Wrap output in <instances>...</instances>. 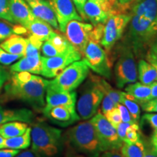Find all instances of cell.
<instances>
[{"instance_id":"1","label":"cell","mask_w":157,"mask_h":157,"mask_svg":"<svg viewBox=\"0 0 157 157\" xmlns=\"http://www.w3.org/2000/svg\"><path fill=\"white\" fill-rule=\"evenodd\" d=\"M128 37L133 52H141L157 36V0H143L131 8Z\"/></svg>"},{"instance_id":"2","label":"cell","mask_w":157,"mask_h":157,"mask_svg":"<svg viewBox=\"0 0 157 157\" xmlns=\"http://www.w3.org/2000/svg\"><path fill=\"white\" fill-rule=\"evenodd\" d=\"M48 80L33 75L27 82H20L10 76L5 86V96L9 100H20L34 109L42 110L45 106V94Z\"/></svg>"},{"instance_id":"3","label":"cell","mask_w":157,"mask_h":157,"mask_svg":"<svg viewBox=\"0 0 157 157\" xmlns=\"http://www.w3.org/2000/svg\"><path fill=\"white\" fill-rule=\"evenodd\" d=\"M61 130L46 123H37L31 130V150L39 156L52 157L58 153Z\"/></svg>"},{"instance_id":"4","label":"cell","mask_w":157,"mask_h":157,"mask_svg":"<svg viewBox=\"0 0 157 157\" xmlns=\"http://www.w3.org/2000/svg\"><path fill=\"white\" fill-rule=\"evenodd\" d=\"M66 137L74 148L88 156H98L103 152L95 127L90 120L69 129Z\"/></svg>"},{"instance_id":"5","label":"cell","mask_w":157,"mask_h":157,"mask_svg":"<svg viewBox=\"0 0 157 157\" xmlns=\"http://www.w3.org/2000/svg\"><path fill=\"white\" fill-rule=\"evenodd\" d=\"M90 74V68L84 60L72 63L54 79L49 81V89L58 92H72L79 87Z\"/></svg>"},{"instance_id":"6","label":"cell","mask_w":157,"mask_h":157,"mask_svg":"<svg viewBox=\"0 0 157 157\" xmlns=\"http://www.w3.org/2000/svg\"><path fill=\"white\" fill-rule=\"evenodd\" d=\"M104 96L97 82L90 74V79L82 87V92L76 103V110L80 119L88 120L98 112Z\"/></svg>"},{"instance_id":"7","label":"cell","mask_w":157,"mask_h":157,"mask_svg":"<svg viewBox=\"0 0 157 157\" xmlns=\"http://www.w3.org/2000/svg\"><path fill=\"white\" fill-rule=\"evenodd\" d=\"M114 75L116 84L120 89L127 84L136 82L137 70L130 45H124L121 48L114 67Z\"/></svg>"},{"instance_id":"8","label":"cell","mask_w":157,"mask_h":157,"mask_svg":"<svg viewBox=\"0 0 157 157\" xmlns=\"http://www.w3.org/2000/svg\"><path fill=\"white\" fill-rule=\"evenodd\" d=\"M82 57L90 69L99 75L110 78L111 62L108 58L106 52L101 42L90 39Z\"/></svg>"},{"instance_id":"9","label":"cell","mask_w":157,"mask_h":157,"mask_svg":"<svg viewBox=\"0 0 157 157\" xmlns=\"http://www.w3.org/2000/svg\"><path fill=\"white\" fill-rule=\"evenodd\" d=\"M90 121L95 127L103 151L120 149L123 142L119 139L116 129L103 114L101 113H96Z\"/></svg>"},{"instance_id":"10","label":"cell","mask_w":157,"mask_h":157,"mask_svg":"<svg viewBox=\"0 0 157 157\" xmlns=\"http://www.w3.org/2000/svg\"><path fill=\"white\" fill-rule=\"evenodd\" d=\"M130 19L131 14L126 13L111 15L109 17L104 25L103 34L101 41V46L105 52L111 50L121 38Z\"/></svg>"},{"instance_id":"11","label":"cell","mask_w":157,"mask_h":157,"mask_svg":"<svg viewBox=\"0 0 157 157\" xmlns=\"http://www.w3.org/2000/svg\"><path fill=\"white\" fill-rule=\"evenodd\" d=\"M82 55L71 46L63 53L54 57L41 56L42 70L41 75L47 78H54L72 63L81 60Z\"/></svg>"},{"instance_id":"12","label":"cell","mask_w":157,"mask_h":157,"mask_svg":"<svg viewBox=\"0 0 157 157\" xmlns=\"http://www.w3.org/2000/svg\"><path fill=\"white\" fill-rule=\"evenodd\" d=\"M93 25L79 21H70L66 25L65 36L76 50L83 56L84 50L89 42Z\"/></svg>"},{"instance_id":"13","label":"cell","mask_w":157,"mask_h":157,"mask_svg":"<svg viewBox=\"0 0 157 157\" xmlns=\"http://www.w3.org/2000/svg\"><path fill=\"white\" fill-rule=\"evenodd\" d=\"M51 7L56 15L58 28L64 33L66 25L70 21H82V17L77 13L75 6L71 0H49Z\"/></svg>"},{"instance_id":"14","label":"cell","mask_w":157,"mask_h":157,"mask_svg":"<svg viewBox=\"0 0 157 157\" xmlns=\"http://www.w3.org/2000/svg\"><path fill=\"white\" fill-rule=\"evenodd\" d=\"M42 112L52 122L61 127H67L80 119L76 112V106L60 105L43 110Z\"/></svg>"},{"instance_id":"15","label":"cell","mask_w":157,"mask_h":157,"mask_svg":"<svg viewBox=\"0 0 157 157\" xmlns=\"http://www.w3.org/2000/svg\"><path fill=\"white\" fill-rule=\"evenodd\" d=\"M35 17L48 23L54 29L59 30L58 24L50 4L47 0H25Z\"/></svg>"},{"instance_id":"16","label":"cell","mask_w":157,"mask_h":157,"mask_svg":"<svg viewBox=\"0 0 157 157\" xmlns=\"http://www.w3.org/2000/svg\"><path fill=\"white\" fill-rule=\"evenodd\" d=\"M76 93L72 92H58L47 88L45 94V106L43 110L50 109L60 105L76 106Z\"/></svg>"},{"instance_id":"17","label":"cell","mask_w":157,"mask_h":157,"mask_svg":"<svg viewBox=\"0 0 157 157\" xmlns=\"http://www.w3.org/2000/svg\"><path fill=\"white\" fill-rule=\"evenodd\" d=\"M10 10L15 23L26 28L35 17L25 0H9Z\"/></svg>"},{"instance_id":"18","label":"cell","mask_w":157,"mask_h":157,"mask_svg":"<svg viewBox=\"0 0 157 157\" xmlns=\"http://www.w3.org/2000/svg\"><path fill=\"white\" fill-rule=\"evenodd\" d=\"M34 119V113L28 109H7L0 106V124L16 121L28 124Z\"/></svg>"},{"instance_id":"19","label":"cell","mask_w":157,"mask_h":157,"mask_svg":"<svg viewBox=\"0 0 157 157\" xmlns=\"http://www.w3.org/2000/svg\"><path fill=\"white\" fill-rule=\"evenodd\" d=\"M13 72L28 71L34 74H41L42 70L41 55L32 56H23L18 61L10 66Z\"/></svg>"},{"instance_id":"20","label":"cell","mask_w":157,"mask_h":157,"mask_svg":"<svg viewBox=\"0 0 157 157\" xmlns=\"http://www.w3.org/2000/svg\"><path fill=\"white\" fill-rule=\"evenodd\" d=\"M29 34L32 35L42 42L48 40L54 33L52 27L48 23L38 17H35L26 26Z\"/></svg>"},{"instance_id":"21","label":"cell","mask_w":157,"mask_h":157,"mask_svg":"<svg viewBox=\"0 0 157 157\" xmlns=\"http://www.w3.org/2000/svg\"><path fill=\"white\" fill-rule=\"evenodd\" d=\"M27 44V39L23 38L20 35L13 34L3 41L0 44V47L9 53L23 57L25 56Z\"/></svg>"},{"instance_id":"22","label":"cell","mask_w":157,"mask_h":157,"mask_svg":"<svg viewBox=\"0 0 157 157\" xmlns=\"http://www.w3.org/2000/svg\"><path fill=\"white\" fill-rule=\"evenodd\" d=\"M125 93L132 96L135 101L140 105L151 99L150 86L143 84L140 82L129 84L125 87Z\"/></svg>"},{"instance_id":"23","label":"cell","mask_w":157,"mask_h":157,"mask_svg":"<svg viewBox=\"0 0 157 157\" xmlns=\"http://www.w3.org/2000/svg\"><path fill=\"white\" fill-rule=\"evenodd\" d=\"M137 78L140 83L150 85L157 81V72L156 68L150 63L145 60H140L137 68Z\"/></svg>"},{"instance_id":"24","label":"cell","mask_w":157,"mask_h":157,"mask_svg":"<svg viewBox=\"0 0 157 157\" xmlns=\"http://www.w3.org/2000/svg\"><path fill=\"white\" fill-rule=\"evenodd\" d=\"M27 123L22 121H10L0 124V135L5 139L19 136L23 135L27 128Z\"/></svg>"},{"instance_id":"25","label":"cell","mask_w":157,"mask_h":157,"mask_svg":"<svg viewBox=\"0 0 157 157\" xmlns=\"http://www.w3.org/2000/svg\"><path fill=\"white\" fill-rule=\"evenodd\" d=\"M31 127H28L23 135L5 139L4 143V148H12L17 150L28 148L31 143Z\"/></svg>"},{"instance_id":"26","label":"cell","mask_w":157,"mask_h":157,"mask_svg":"<svg viewBox=\"0 0 157 157\" xmlns=\"http://www.w3.org/2000/svg\"><path fill=\"white\" fill-rule=\"evenodd\" d=\"M120 152L124 157H143L146 148L140 139L135 143H123Z\"/></svg>"},{"instance_id":"27","label":"cell","mask_w":157,"mask_h":157,"mask_svg":"<svg viewBox=\"0 0 157 157\" xmlns=\"http://www.w3.org/2000/svg\"><path fill=\"white\" fill-rule=\"evenodd\" d=\"M93 75V74H92ZM93 77L94 79L97 82L98 85H99L100 88H101L104 95L109 96L111 100L115 103L116 107L119 103H121V98L123 96V92L120 91V90H117L113 89V88L110 85L109 83L105 81V79L102 78L100 76H94L93 75Z\"/></svg>"},{"instance_id":"28","label":"cell","mask_w":157,"mask_h":157,"mask_svg":"<svg viewBox=\"0 0 157 157\" xmlns=\"http://www.w3.org/2000/svg\"><path fill=\"white\" fill-rule=\"evenodd\" d=\"M48 41H50L61 54L67 51L72 46L66 36L58 34L56 31H54L53 34L51 35Z\"/></svg>"},{"instance_id":"29","label":"cell","mask_w":157,"mask_h":157,"mask_svg":"<svg viewBox=\"0 0 157 157\" xmlns=\"http://www.w3.org/2000/svg\"><path fill=\"white\" fill-rule=\"evenodd\" d=\"M121 103L123 104L125 107L128 109L129 113L133 121L135 123L138 124V121L140 118V109L139 104L135 101H131V100L127 99V98L124 97V95L121 98Z\"/></svg>"},{"instance_id":"30","label":"cell","mask_w":157,"mask_h":157,"mask_svg":"<svg viewBox=\"0 0 157 157\" xmlns=\"http://www.w3.org/2000/svg\"><path fill=\"white\" fill-rule=\"evenodd\" d=\"M140 139V127L137 123L131 124L127 128L124 143H135Z\"/></svg>"},{"instance_id":"31","label":"cell","mask_w":157,"mask_h":157,"mask_svg":"<svg viewBox=\"0 0 157 157\" xmlns=\"http://www.w3.org/2000/svg\"><path fill=\"white\" fill-rule=\"evenodd\" d=\"M104 117L115 129L121 122L120 112L117 107H114L111 111H108L104 114Z\"/></svg>"},{"instance_id":"32","label":"cell","mask_w":157,"mask_h":157,"mask_svg":"<svg viewBox=\"0 0 157 157\" xmlns=\"http://www.w3.org/2000/svg\"><path fill=\"white\" fill-rule=\"evenodd\" d=\"M0 18L15 23L10 10L9 0H0Z\"/></svg>"},{"instance_id":"33","label":"cell","mask_w":157,"mask_h":157,"mask_svg":"<svg viewBox=\"0 0 157 157\" xmlns=\"http://www.w3.org/2000/svg\"><path fill=\"white\" fill-rule=\"evenodd\" d=\"M21 58H23V57L17 56V55L9 53L0 47V64L8 66V65H10L17 61L18 59Z\"/></svg>"},{"instance_id":"34","label":"cell","mask_w":157,"mask_h":157,"mask_svg":"<svg viewBox=\"0 0 157 157\" xmlns=\"http://www.w3.org/2000/svg\"><path fill=\"white\" fill-rule=\"evenodd\" d=\"M41 50H42V53L43 55V56L47 57V58L54 57L61 54L56 48H55L54 45L48 40L44 41V42L43 43L42 45Z\"/></svg>"},{"instance_id":"35","label":"cell","mask_w":157,"mask_h":157,"mask_svg":"<svg viewBox=\"0 0 157 157\" xmlns=\"http://www.w3.org/2000/svg\"><path fill=\"white\" fill-rule=\"evenodd\" d=\"M147 61L157 63V36L149 44L146 54Z\"/></svg>"},{"instance_id":"36","label":"cell","mask_w":157,"mask_h":157,"mask_svg":"<svg viewBox=\"0 0 157 157\" xmlns=\"http://www.w3.org/2000/svg\"><path fill=\"white\" fill-rule=\"evenodd\" d=\"M13 34H14L13 27L7 23L0 21V42H2Z\"/></svg>"},{"instance_id":"37","label":"cell","mask_w":157,"mask_h":157,"mask_svg":"<svg viewBox=\"0 0 157 157\" xmlns=\"http://www.w3.org/2000/svg\"><path fill=\"white\" fill-rule=\"evenodd\" d=\"M117 107L119 109V112H120L121 121H123V122H128L130 124L135 123V121H133V119H132V117H131L128 109H127V108L123 105V104L119 103L117 105Z\"/></svg>"},{"instance_id":"38","label":"cell","mask_w":157,"mask_h":157,"mask_svg":"<svg viewBox=\"0 0 157 157\" xmlns=\"http://www.w3.org/2000/svg\"><path fill=\"white\" fill-rule=\"evenodd\" d=\"M102 105H101V113L102 114H105L108 111H111V109L116 107L115 103H113L112 100L110 98L109 96L104 95L103 100H102Z\"/></svg>"},{"instance_id":"39","label":"cell","mask_w":157,"mask_h":157,"mask_svg":"<svg viewBox=\"0 0 157 157\" xmlns=\"http://www.w3.org/2000/svg\"><path fill=\"white\" fill-rule=\"evenodd\" d=\"M142 109L148 113H157V98H152L141 105Z\"/></svg>"},{"instance_id":"40","label":"cell","mask_w":157,"mask_h":157,"mask_svg":"<svg viewBox=\"0 0 157 157\" xmlns=\"http://www.w3.org/2000/svg\"><path fill=\"white\" fill-rule=\"evenodd\" d=\"M143 120L146 121L151 127L154 129V132H157V113H148L143 116Z\"/></svg>"},{"instance_id":"41","label":"cell","mask_w":157,"mask_h":157,"mask_svg":"<svg viewBox=\"0 0 157 157\" xmlns=\"http://www.w3.org/2000/svg\"><path fill=\"white\" fill-rule=\"evenodd\" d=\"M130 124V123L123 122V121H121V122L116 127V130H117L118 136H119V139H120L123 143L125 140V137H126L127 129Z\"/></svg>"},{"instance_id":"42","label":"cell","mask_w":157,"mask_h":157,"mask_svg":"<svg viewBox=\"0 0 157 157\" xmlns=\"http://www.w3.org/2000/svg\"><path fill=\"white\" fill-rule=\"evenodd\" d=\"M71 1L72 2L74 3V6H75L76 10H77L78 14H79L80 16L82 17V20H84V21H87L85 15H84V5H85L86 2H87V0H71Z\"/></svg>"},{"instance_id":"43","label":"cell","mask_w":157,"mask_h":157,"mask_svg":"<svg viewBox=\"0 0 157 157\" xmlns=\"http://www.w3.org/2000/svg\"><path fill=\"white\" fill-rule=\"evenodd\" d=\"M10 74L7 71V69L4 66L0 65V90L5 85L6 82H8L10 78Z\"/></svg>"},{"instance_id":"44","label":"cell","mask_w":157,"mask_h":157,"mask_svg":"<svg viewBox=\"0 0 157 157\" xmlns=\"http://www.w3.org/2000/svg\"><path fill=\"white\" fill-rule=\"evenodd\" d=\"M19 153L20 151L17 150V149H0V157H15Z\"/></svg>"},{"instance_id":"45","label":"cell","mask_w":157,"mask_h":157,"mask_svg":"<svg viewBox=\"0 0 157 157\" xmlns=\"http://www.w3.org/2000/svg\"><path fill=\"white\" fill-rule=\"evenodd\" d=\"M117 2L120 7L121 13H124V11H127L132 8L135 0H117Z\"/></svg>"},{"instance_id":"46","label":"cell","mask_w":157,"mask_h":157,"mask_svg":"<svg viewBox=\"0 0 157 157\" xmlns=\"http://www.w3.org/2000/svg\"><path fill=\"white\" fill-rule=\"evenodd\" d=\"M13 33L14 34L16 35H24V34H27L29 33L28 30L25 27L23 26V25H20V24H17L13 26Z\"/></svg>"},{"instance_id":"47","label":"cell","mask_w":157,"mask_h":157,"mask_svg":"<svg viewBox=\"0 0 157 157\" xmlns=\"http://www.w3.org/2000/svg\"><path fill=\"white\" fill-rule=\"evenodd\" d=\"M99 157H124L119 150H110L103 151Z\"/></svg>"},{"instance_id":"48","label":"cell","mask_w":157,"mask_h":157,"mask_svg":"<svg viewBox=\"0 0 157 157\" xmlns=\"http://www.w3.org/2000/svg\"><path fill=\"white\" fill-rule=\"evenodd\" d=\"M15 157H39V156L32 150H27L25 151L20 152Z\"/></svg>"},{"instance_id":"49","label":"cell","mask_w":157,"mask_h":157,"mask_svg":"<svg viewBox=\"0 0 157 157\" xmlns=\"http://www.w3.org/2000/svg\"><path fill=\"white\" fill-rule=\"evenodd\" d=\"M151 88V98H157V81H155L151 84L150 85Z\"/></svg>"},{"instance_id":"50","label":"cell","mask_w":157,"mask_h":157,"mask_svg":"<svg viewBox=\"0 0 157 157\" xmlns=\"http://www.w3.org/2000/svg\"><path fill=\"white\" fill-rule=\"evenodd\" d=\"M151 143L153 146V150L157 154V135L154 133L151 137Z\"/></svg>"},{"instance_id":"51","label":"cell","mask_w":157,"mask_h":157,"mask_svg":"<svg viewBox=\"0 0 157 157\" xmlns=\"http://www.w3.org/2000/svg\"><path fill=\"white\" fill-rule=\"evenodd\" d=\"M143 157H157V154L154 150L150 151H146Z\"/></svg>"},{"instance_id":"52","label":"cell","mask_w":157,"mask_h":157,"mask_svg":"<svg viewBox=\"0 0 157 157\" xmlns=\"http://www.w3.org/2000/svg\"><path fill=\"white\" fill-rule=\"evenodd\" d=\"M5 139L0 135V149L4 148V143H5Z\"/></svg>"},{"instance_id":"53","label":"cell","mask_w":157,"mask_h":157,"mask_svg":"<svg viewBox=\"0 0 157 157\" xmlns=\"http://www.w3.org/2000/svg\"><path fill=\"white\" fill-rule=\"evenodd\" d=\"M71 157H90V156H88L87 155H82V154H76V155H74V156H71Z\"/></svg>"},{"instance_id":"54","label":"cell","mask_w":157,"mask_h":157,"mask_svg":"<svg viewBox=\"0 0 157 157\" xmlns=\"http://www.w3.org/2000/svg\"><path fill=\"white\" fill-rule=\"evenodd\" d=\"M142 1H143V0H135L134 3H133V5H132V7H133V6H134V5H136V4L140 2H142Z\"/></svg>"},{"instance_id":"55","label":"cell","mask_w":157,"mask_h":157,"mask_svg":"<svg viewBox=\"0 0 157 157\" xmlns=\"http://www.w3.org/2000/svg\"><path fill=\"white\" fill-rule=\"evenodd\" d=\"M153 66H154V67L156 68V72H157V63H150Z\"/></svg>"},{"instance_id":"56","label":"cell","mask_w":157,"mask_h":157,"mask_svg":"<svg viewBox=\"0 0 157 157\" xmlns=\"http://www.w3.org/2000/svg\"><path fill=\"white\" fill-rule=\"evenodd\" d=\"M100 1H101V2H108V1H111V0H100Z\"/></svg>"},{"instance_id":"57","label":"cell","mask_w":157,"mask_h":157,"mask_svg":"<svg viewBox=\"0 0 157 157\" xmlns=\"http://www.w3.org/2000/svg\"><path fill=\"white\" fill-rule=\"evenodd\" d=\"M111 1H113V2H117V0H111Z\"/></svg>"},{"instance_id":"58","label":"cell","mask_w":157,"mask_h":157,"mask_svg":"<svg viewBox=\"0 0 157 157\" xmlns=\"http://www.w3.org/2000/svg\"><path fill=\"white\" fill-rule=\"evenodd\" d=\"M154 133H156V135H157V132H154Z\"/></svg>"}]
</instances>
